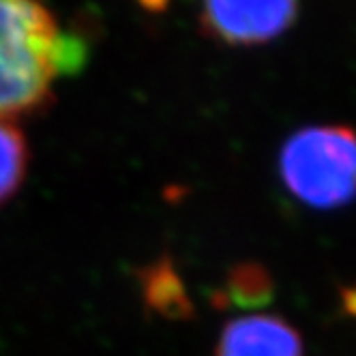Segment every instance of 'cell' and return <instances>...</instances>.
<instances>
[{"label":"cell","instance_id":"8","mask_svg":"<svg viewBox=\"0 0 356 356\" xmlns=\"http://www.w3.org/2000/svg\"><path fill=\"white\" fill-rule=\"evenodd\" d=\"M140 3L146 7V9H152V11H159L168 5V0H140Z\"/></svg>","mask_w":356,"mask_h":356},{"label":"cell","instance_id":"5","mask_svg":"<svg viewBox=\"0 0 356 356\" xmlns=\"http://www.w3.org/2000/svg\"><path fill=\"white\" fill-rule=\"evenodd\" d=\"M275 284L270 273L258 262H241L230 268L225 284L213 294L217 307L260 309L273 300Z\"/></svg>","mask_w":356,"mask_h":356},{"label":"cell","instance_id":"1","mask_svg":"<svg viewBox=\"0 0 356 356\" xmlns=\"http://www.w3.org/2000/svg\"><path fill=\"white\" fill-rule=\"evenodd\" d=\"M73 58L39 0H0V118L43 106Z\"/></svg>","mask_w":356,"mask_h":356},{"label":"cell","instance_id":"7","mask_svg":"<svg viewBox=\"0 0 356 356\" xmlns=\"http://www.w3.org/2000/svg\"><path fill=\"white\" fill-rule=\"evenodd\" d=\"M26 140L17 127L0 118V204L19 189L24 176H26Z\"/></svg>","mask_w":356,"mask_h":356},{"label":"cell","instance_id":"4","mask_svg":"<svg viewBox=\"0 0 356 356\" xmlns=\"http://www.w3.org/2000/svg\"><path fill=\"white\" fill-rule=\"evenodd\" d=\"M302 337L282 316L251 314L221 328L215 356H302Z\"/></svg>","mask_w":356,"mask_h":356},{"label":"cell","instance_id":"3","mask_svg":"<svg viewBox=\"0 0 356 356\" xmlns=\"http://www.w3.org/2000/svg\"><path fill=\"white\" fill-rule=\"evenodd\" d=\"M296 9L298 0H204V24L225 43L256 45L288 31Z\"/></svg>","mask_w":356,"mask_h":356},{"label":"cell","instance_id":"2","mask_svg":"<svg viewBox=\"0 0 356 356\" xmlns=\"http://www.w3.org/2000/svg\"><path fill=\"white\" fill-rule=\"evenodd\" d=\"M279 178L305 207L335 211L356 197V131L343 124L305 127L279 152Z\"/></svg>","mask_w":356,"mask_h":356},{"label":"cell","instance_id":"6","mask_svg":"<svg viewBox=\"0 0 356 356\" xmlns=\"http://www.w3.org/2000/svg\"><path fill=\"white\" fill-rule=\"evenodd\" d=\"M142 294L148 309L163 318H187L193 314L181 275L168 260L152 262L142 270Z\"/></svg>","mask_w":356,"mask_h":356}]
</instances>
